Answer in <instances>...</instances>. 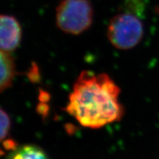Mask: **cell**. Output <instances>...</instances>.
<instances>
[{
    "label": "cell",
    "mask_w": 159,
    "mask_h": 159,
    "mask_svg": "<svg viewBox=\"0 0 159 159\" xmlns=\"http://www.w3.org/2000/svg\"><path fill=\"white\" fill-rule=\"evenodd\" d=\"M119 94L120 89L107 74L83 71L73 86L66 111L83 126L100 128L122 118Z\"/></svg>",
    "instance_id": "6da1fadb"
},
{
    "label": "cell",
    "mask_w": 159,
    "mask_h": 159,
    "mask_svg": "<svg viewBox=\"0 0 159 159\" xmlns=\"http://www.w3.org/2000/svg\"><path fill=\"white\" fill-rule=\"evenodd\" d=\"M143 11L142 0H125L122 12L113 17L108 26V39L114 47L130 49L141 42L144 33L140 18Z\"/></svg>",
    "instance_id": "7a4b0ae2"
},
{
    "label": "cell",
    "mask_w": 159,
    "mask_h": 159,
    "mask_svg": "<svg viewBox=\"0 0 159 159\" xmlns=\"http://www.w3.org/2000/svg\"><path fill=\"white\" fill-rule=\"evenodd\" d=\"M93 16L89 0H62L56 9V25L65 33L79 35L91 27Z\"/></svg>",
    "instance_id": "3957f363"
},
{
    "label": "cell",
    "mask_w": 159,
    "mask_h": 159,
    "mask_svg": "<svg viewBox=\"0 0 159 159\" xmlns=\"http://www.w3.org/2000/svg\"><path fill=\"white\" fill-rule=\"evenodd\" d=\"M21 27L15 17L0 15V50L9 52L21 42Z\"/></svg>",
    "instance_id": "277c9868"
},
{
    "label": "cell",
    "mask_w": 159,
    "mask_h": 159,
    "mask_svg": "<svg viewBox=\"0 0 159 159\" xmlns=\"http://www.w3.org/2000/svg\"><path fill=\"white\" fill-rule=\"evenodd\" d=\"M15 75L13 57L6 52L0 50V92L11 86Z\"/></svg>",
    "instance_id": "5b68a950"
},
{
    "label": "cell",
    "mask_w": 159,
    "mask_h": 159,
    "mask_svg": "<svg viewBox=\"0 0 159 159\" xmlns=\"http://www.w3.org/2000/svg\"><path fill=\"white\" fill-rule=\"evenodd\" d=\"M7 159H49L46 152L35 144H25L12 150Z\"/></svg>",
    "instance_id": "8992f818"
},
{
    "label": "cell",
    "mask_w": 159,
    "mask_h": 159,
    "mask_svg": "<svg viewBox=\"0 0 159 159\" xmlns=\"http://www.w3.org/2000/svg\"><path fill=\"white\" fill-rule=\"evenodd\" d=\"M11 119L5 111L0 108V142L4 140L11 128Z\"/></svg>",
    "instance_id": "52a82bcc"
},
{
    "label": "cell",
    "mask_w": 159,
    "mask_h": 159,
    "mask_svg": "<svg viewBox=\"0 0 159 159\" xmlns=\"http://www.w3.org/2000/svg\"><path fill=\"white\" fill-rule=\"evenodd\" d=\"M3 146L6 150H13L16 148V144L12 140H6L3 142Z\"/></svg>",
    "instance_id": "ba28073f"
},
{
    "label": "cell",
    "mask_w": 159,
    "mask_h": 159,
    "mask_svg": "<svg viewBox=\"0 0 159 159\" xmlns=\"http://www.w3.org/2000/svg\"><path fill=\"white\" fill-rule=\"evenodd\" d=\"M2 155H4V152L2 150H0V156H2Z\"/></svg>",
    "instance_id": "9c48e42d"
}]
</instances>
